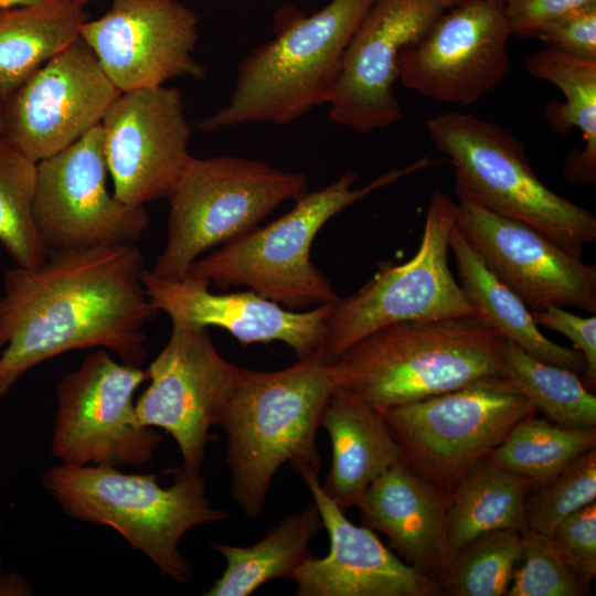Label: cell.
I'll return each mask as SVG.
<instances>
[{
  "label": "cell",
  "instance_id": "6da1fadb",
  "mask_svg": "<svg viewBox=\"0 0 596 596\" xmlns=\"http://www.w3.org/2000/svg\"><path fill=\"white\" fill-rule=\"evenodd\" d=\"M136 243L54 252L6 272L0 295V397L29 370L62 353L98 348L140 366L143 328L158 310L141 279Z\"/></svg>",
  "mask_w": 596,
  "mask_h": 596
},
{
  "label": "cell",
  "instance_id": "7a4b0ae2",
  "mask_svg": "<svg viewBox=\"0 0 596 596\" xmlns=\"http://www.w3.org/2000/svg\"><path fill=\"white\" fill-rule=\"evenodd\" d=\"M337 386L322 352L283 370L237 368L220 425L233 500L252 519L264 511L276 472L286 462L298 472H319L317 432Z\"/></svg>",
  "mask_w": 596,
  "mask_h": 596
},
{
  "label": "cell",
  "instance_id": "3957f363",
  "mask_svg": "<svg viewBox=\"0 0 596 596\" xmlns=\"http://www.w3.org/2000/svg\"><path fill=\"white\" fill-rule=\"evenodd\" d=\"M504 339L479 315L383 327L330 362L337 386L376 408L504 376Z\"/></svg>",
  "mask_w": 596,
  "mask_h": 596
},
{
  "label": "cell",
  "instance_id": "277c9868",
  "mask_svg": "<svg viewBox=\"0 0 596 596\" xmlns=\"http://www.w3.org/2000/svg\"><path fill=\"white\" fill-rule=\"evenodd\" d=\"M172 472V482L162 487L157 475L58 464L41 479L65 514L115 530L163 576L187 584L193 572L179 550L181 540L193 528L222 522L230 514L212 507L202 471L181 464Z\"/></svg>",
  "mask_w": 596,
  "mask_h": 596
},
{
  "label": "cell",
  "instance_id": "5b68a950",
  "mask_svg": "<svg viewBox=\"0 0 596 596\" xmlns=\"http://www.w3.org/2000/svg\"><path fill=\"white\" fill-rule=\"evenodd\" d=\"M429 157L393 169L355 189L359 178L349 171L326 188L306 192L294 207L272 223L201 256L189 276L221 288L246 286L283 307L297 311L308 307L337 305L338 296L328 278L310 259L312 241L336 214L398 179L432 164Z\"/></svg>",
  "mask_w": 596,
  "mask_h": 596
},
{
  "label": "cell",
  "instance_id": "8992f818",
  "mask_svg": "<svg viewBox=\"0 0 596 596\" xmlns=\"http://www.w3.org/2000/svg\"><path fill=\"white\" fill-rule=\"evenodd\" d=\"M373 0H330L255 49L238 65L228 104L203 119L213 131L242 124L287 125L334 94L347 46Z\"/></svg>",
  "mask_w": 596,
  "mask_h": 596
},
{
  "label": "cell",
  "instance_id": "52a82bcc",
  "mask_svg": "<svg viewBox=\"0 0 596 596\" xmlns=\"http://www.w3.org/2000/svg\"><path fill=\"white\" fill-rule=\"evenodd\" d=\"M306 192L302 173L238 157H191L167 195V243L150 272L185 279L204 253L251 232L281 203Z\"/></svg>",
  "mask_w": 596,
  "mask_h": 596
},
{
  "label": "cell",
  "instance_id": "ba28073f",
  "mask_svg": "<svg viewBox=\"0 0 596 596\" xmlns=\"http://www.w3.org/2000/svg\"><path fill=\"white\" fill-rule=\"evenodd\" d=\"M426 129L454 166L456 188L487 209L579 255L596 238V216L549 189L532 170L524 145L498 124L449 111L429 118Z\"/></svg>",
  "mask_w": 596,
  "mask_h": 596
},
{
  "label": "cell",
  "instance_id": "9c48e42d",
  "mask_svg": "<svg viewBox=\"0 0 596 596\" xmlns=\"http://www.w3.org/2000/svg\"><path fill=\"white\" fill-rule=\"evenodd\" d=\"M379 411L402 460L446 492L487 458L520 421L536 414L504 376L483 377L450 392Z\"/></svg>",
  "mask_w": 596,
  "mask_h": 596
},
{
  "label": "cell",
  "instance_id": "30bf717a",
  "mask_svg": "<svg viewBox=\"0 0 596 596\" xmlns=\"http://www.w3.org/2000/svg\"><path fill=\"white\" fill-rule=\"evenodd\" d=\"M455 217L456 202L441 190H434L414 256L404 264L387 265L334 306L322 348L327 362L393 323L478 315L448 264Z\"/></svg>",
  "mask_w": 596,
  "mask_h": 596
},
{
  "label": "cell",
  "instance_id": "8fae6325",
  "mask_svg": "<svg viewBox=\"0 0 596 596\" xmlns=\"http://www.w3.org/2000/svg\"><path fill=\"white\" fill-rule=\"evenodd\" d=\"M147 370L97 349L55 387L52 455L71 466H143L162 435L140 423L134 396Z\"/></svg>",
  "mask_w": 596,
  "mask_h": 596
},
{
  "label": "cell",
  "instance_id": "7c38bea8",
  "mask_svg": "<svg viewBox=\"0 0 596 596\" xmlns=\"http://www.w3.org/2000/svg\"><path fill=\"white\" fill-rule=\"evenodd\" d=\"M102 124L38 162L34 219L49 252L136 243L149 225L145 206L118 201L106 188Z\"/></svg>",
  "mask_w": 596,
  "mask_h": 596
},
{
  "label": "cell",
  "instance_id": "4fadbf2b",
  "mask_svg": "<svg viewBox=\"0 0 596 596\" xmlns=\"http://www.w3.org/2000/svg\"><path fill=\"white\" fill-rule=\"evenodd\" d=\"M167 344L147 369L150 384L136 402L141 424L170 434L182 465L202 471L210 430L233 393L237 365L221 356L207 328L171 320Z\"/></svg>",
  "mask_w": 596,
  "mask_h": 596
},
{
  "label": "cell",
  "instance_id": "5bb4252c",
  "mask_svg": "<svg viewBox=\"0 0 596 596\" xmlns=\"http://www.w3.org/2000/svg\"><path fill=\"white\" fill-rule=\"evenodd\" d=\"M512 34L502 3L460 0L401 51L397 77L423 96L471 105L509 73Z\"/></svg>",
  "mask_w": 596,
  "mask_h": 596
},
{
  "label": "cell",
  "instance_id": "9a60e30c",
  "mask_svg": "<svg viewBox=\"0 0 596 596\" xmlns=\"http://www.w3.org/2000/svg\"><path fill=\"white\" fill-rule=\"evenodd\" d=\"M458 230L486 265L529 307L596 313V266L545 233L502 216L456 188Z\"/></svg>",
  "mask_w": 596,
  "mask_h": 596
},
{
  "label": "cell",
  "instance_id": "2e32d148",
  "mask_svg": "<svg viewBox=\"0 0 596 596\" xmlns=\"http://www.w3.org/2000/svg\"><path fill=\"white\" fill-rule=\"evenodd\" d=\"M119 94L79 38L6 98L2 136L39 162L100 124Z\"/></svg>",
  "mask_w": 596,
  "mask_h": 596
},
{
  "label": "cell",
  "instance_id": "e0dca14e",
  "mask_svg": "<svg viewBox=\"0 0 596 596\" xmlns=\"http://www.w3.org/2000/svg\"><path fill=\"white\" fill-rule=\"evenodd\" d=\"M111 1L104 15L81 26L79 35L120 93L205 76L193 56L199 29L189 7L179 0Z\"/></svg>",
  "mask_w": 596,
  "mask_h": 596
},
{
  "label": "cell",
  "instance_id": "ac0fdd59",
  "mask_svg": "<svg viewBox=\"0 0 596 596\" xmlns=\"http://www.w3.org/2000/svg\"><path fill=\"white\" fill-rule=\"evenodd\" d=\"M458 1L373 0L347 46L330 118L360 134L396 123L402 108L393 86L401 51Z\"/></svg>",
  "mask_w": 596,
  "mask_h": 596
},
{
  "label": "cell",
  "instance_id": "d6986e66",
  "mask_svg": "<svg viewBox=\"0 0 596 596\" xmlns=\"http://www.w3.org/2000/svg\"><path fill=\"white\" fill-rule=\"evenodd\" d=\"M100 124L113 195L134 206L167 198L192 157L181 91L162 85L120 93Z\"/></svg>",
  "mask_w": 596,
  "mask_h": 596
},
{
  "label": "cell",
  "instance_id": "ffe728a7",
  "mask_svg": "<svg viewBox=\"0 0 596 596\" xmlns=\"http://www.w3.org/2000/svg\"><path fill=\"white\" fill-rule=\"evenodd\" d=\"M297 473L308 487L330 541L327 556L308 558L296 572L297 596H436V579L403 562L374 531L350 522L321 488L318 473Z\"/></svg>",
  "mask_w": 596,
  "mask_h": 596
},
{
  "label": "cell",
  "instance_id": "44dd1931",
  "mask_svg": "<svg viewBox=\"0 0 596 596\" xmlns=\"http://www.w3.org/2000/svg\"><path fill=\"white\" fill-rule=\"evenodd\" d=\"M141 279L152 306L171 320L223 328L242 345L281 341L298 359L322 352L327 320L336 306L295 311L253 290L216 295L207 284L192 278L162 279L147 269Z\"/></svg>",
  "mask_w": 596,
  "mask_h": 596
},
{
  "label": "cell",
  "instance_id": "7402d4cb",
  "mask_svg": "<svg viewBox=\"0 0 596 596\" xmlns=\"http://www.w3.org/2000/svg\"><path fill=\"white\" fill-rule=\"evenodd\" d=\"M448 503V492L400 460L368 487L358 508L362 525L386 535L407 564L437 581L451 556Z\"/></svg>",
  "mask_w": 596,
  "mask_h": 596
},
{
  "label": "cell",
  "instance_id": "603a6c76",
  "mask_svg": "<svg viewBox=\"0 0 596 596\" xmlns=\"http://www.w3.org/2000/svg\"><path fill=\"white\" fill-rule=\"evenodd\" d=\"M320 427L329 435L331 465L321 488L345 513L358 507L368 487L402 460L382 413L354 393L336 386Z\"/></svg>",
  "mask_w": 596,
  "mask_h": 596
},
{
  "label": "cell",
  "instance_id": "cb8c5ba5",
  "mask_svg": "<svg viewBox=\"0 0 596 596\" xmlns=\"http://www.w3.org/2000/svg\"><path fill=\"white\" fill-rule=\"evenodd\" d=\"M449 251L455 257L459 285L475 308L500 336L534 359L585 375L581 352L547 339L539 329L525 302L486 265L481 256L454 224Z\"/></svg>",
  "mask_w": 596,
  "mask_h": 596
},
{
  "label": "cell",
  "instance_id": "d4e9b609",
  "mask_svg": "<svg viewBox=\"0 0 596 596\" xmlns=\"http://www.w3.org/2000/svg\"><path fill=\"white\" fill-rule=\"evenodd\" d=\"M88 20L83 4L44 0L0 9V94L6 99L53 56L76 42Z\"/></svg>",
  "mask_w": 596,
  "mask_h": 596
},
{
  "label": "cell",
  "instance_id": "484cf974",
  "mask_svg": "<svg viewBox=\"0 0 596 596\" xmlns=\"http://www.w3.org/2000/svg\"><path fill=\"white\" fill-rule=\"evenodd\" d=\"M322 529L321 515L312 503L284 517L253 545L212 543L226 565L203 595L248 596L273 579H292L298 568L313 556L309 545Z\"/></svg>",
  "mask_w": 596,
  "mask_h": 596
},
{
  "label": "cell",
  "instance_id": "4316f807",
  "mask_svg": "<svg viewBox=\"0 0 596 596\" xmlns=\"http://www.w3.org/2000/svg\"><path fill=\"white\" fill-rule=\"evenodd\" d=\"M526 72L554 84L565 103L552 102L545 108L550 127L560 134L572 128L582 131L584 148L574 149L564 164L570 184L596 181V61L586 60L545 45L525 60Z\"/></svg>",
  "mask_w": 596,
  "mask_h": 596
},
{
  "label": "cell",
  "instance_id": "83f0119b",
  "mask_svg": "<svg viewBox=\"0 0 596 596\" xmlns=\"http://www.w3.org/2000/svg\"><path fill=\"white\" fill-rule=\"evenodd\" d=\"M531 482L489 457L479 461L448 492L446 543L450 554L478 535L501 529H529L525 498Z\"/></svg>",
  "mask_w": 596,
  "mask_h": 596
},
{
  "label": "cell",
  "instance_id": "f1b7e54d",
  "mask_svg": "<svg viewBox=\"0 0 596 596\" xmlns=\"http://www.w3.org/2000/svg\"><path fill=\"white\" fill-rule=\"evenodd\" d=\"M505 377L522 393L535 412L556 425L596 427V397L577 373L534 359L510 341L502 345Z\"/></svg>",
  "mask_w": 596,
  "mask_h": 596
},
{
  "label": "cell",
  "instance_id": "f546056e",
  "mask_svg": "<svg viewBox=\"0 0 596 596\" xmlns=\"http://www.w3.org/2000/svg\"><path fill=\"white\" fill-rule=\"evenodd\" d=\"M593 448H596V427L567 428L532 414L520 421L488 457L535 487L550 481Z\"/></svg>",
  "mask_w": 596,
  "mask_h": 596
},
{
  "label": "cell",
  "instance_id": "4dcf8cb0",
  "mask_svg": "<svg viewBox=\"0 0 596 596\" xmlns=\"http://www.w3.org/2000/svg\"><path fill=\"white\" fill-rule=\"evenodd\" d=\"M38 162L0 135V244L17 266L36 267L49 252L34 219Z\"/></svg>",
  "mask_w": 596,
  "mask_h": 596
},
{
  "label": "cell",
  "instance_id": "1f68e13d",
  "mask_svg": "<svg viewBox=\"0 0 596 596\" xmlns=\"http://www.w3.org/2000/svg\"><path fill=\"white\" fill-rule=\"evenodd\" d=\"M522 551L521 532L482 533L451 554L437 582L445 595H507Z\"/></svg>",
  "mask_w": 596,
  "mask_h": 596
},
{
  "label": "cell",
  "instance_id": "d6a6232c",
  "mask_svg": "<svg viewBox=\"0 0 596 596\" xmlns=\"http://www.w3.org/2000/svg\"><path fill=\"white\" fill-rule=\"evenodd\" d=\"M596 499V448L576 457L550 481L531 487L525 498L528 526L551 536L555 526Z\"/></svg>",
  "mask_w": 596,
  "mask_h": 596
},
{
  "label": "cell",
  "instance_id": "836d02e7",
  "mask_svg": "<svg viewBox=\"0 0 596 596\" xmlns=\"http://www.w3.org/2000/svg\"><path fill=\"white\" fill-rule=\"evenodd\" d=\"M522 551L508 596H582L589 585L568 565L552 539L526 529L521 533Z\"/></svg>",
  "mask_w": 596,
  "mask_h": 596
},
{
  "label": "cell",
  "instance_id": "e575fe53",
  "mask_svg": "<svg viewBox=\"0 0 596 596\" xmlns=\"http://www.w3.org/2000/svg\"><path fill=\"white\" fill-rule=\"evenodd\" d=\"M550 538L573 571L590 584L596 576V502L563 519Z\"/></svg>",
  "mask_w": 596,
  "mask_h": 596
},
{
  "label": "cell",
  "instance_id": "d590c367",
  "mask_svg": "<svg viewBox=\"0 0 596 596\" xmlns=\"http://www.w3.org/2000/svg\"><path fill=\"white\" fill-rule=\"evenodd\" d=\"M526 38L586 60L596 61V4H592L540 25Z\"/></svg>",
  "mask_w": 596,
  "mask_h": 596
},
{
  "label": "cell",
  "instance_id": "8d00e7d4",
  "mask_svg": "<svg viewBox=\"0 0 596 596\" xmlns=\"http://www.w3.org/2000/svg\"><path fill=\"white\" fill-rule=\"evenodd\" d=\"M538 326H543L567 337L574 349L582 353L586 363L584 384L596 385V317H582L557 306L530 310Z\"/></svg>",
  "mask_w": 596,
  "mask_h": 596
},
{
  "label": "cell",
  "instance_id": "74e56055",
  "mask_svg": "<svg viewBox=\"0 0 596 596\" xmlns=\"http://www.w3.org/2000/svg\"><path fill=\"white\" fill-rule=\"evenodd\" d=\"M502 4L512 33L526 38L540 25L596 4V0H505Z\"/></svg>",
  "mask_w": 596,
  "mask_h": 596
},
{
  "label": "cell",
  "instance_id": "f35d334b",
  "mask_svg": "<svg viewBox=\"0 0 596 596\" xmlns=\"http://www.w3.org/2000/svg\"><path fill=\"white\" fill-rule=\"evenodd\" d=\"M43 1L44 0H0V9L33 6Z\"/></svg>",
  "mask_w": 596,
  "mask_h": 596
},
{
  "label": "cell",
  "instance_id": "ab89813d",
  "mask_svg": "<svg viewBox=\"0 0 596 596\" xmlns=\"http://www.w3.org/2000/svg\"><path fill=\"white\" fill-rule=\"evenodd\" d=\"M4 102H6V99L0 94V135H2V131H3Z\"/></svg>",
  "mask_w": 596,
  "mask_h": 596
},
{
  "label": "cell",
  "instance_id": "60d3db41",
  "mask_svg": "<svg viewBox=\"0 0 596 596\" xmlns=\"http://www.w3.org/2000/svg\"><path fill=\"white\" fill-rule=\"evenodd\" d=\"M70 1L85 6L87 2L93 1V0H70Z\"/></svg>",
  "mask_w": 596,
  "mask_h": 596
},
{
  "label": "cell",
  "instance_id": "b9f144b4",
  "mask_svg": "<svg viewBox=\"0 0 596 596\" xmlns=\"http://www.w3.org/2000/svg\"><path fill=\"white\" fill-rule=\"evenodd\" d=\"M492 1H497V2L503 3L505 0H492Z\"/></svg>",
  "mask_w": 596,
  "mask_h": 596
}]
</instances>
